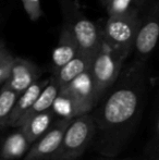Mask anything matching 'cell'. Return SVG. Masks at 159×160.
Returning a JSON list of instances; mask_svg holds the SVG:
<instances>
[{"label":"cell","mask_w":159,"mask_h":160,"mask_svg":"<svg viewBox=\"0 0 159 160\" xmlns=\"http://www.w3.org/2000/svg\"><path fill=\"white\" fill-rule=\"evenodd\" d=\"M31 146V143L24 133L20 128L17 132L8 135L4 138L0 149V156L2 160H14L21 158L26 154Z\"/></svg>","instance_id":"14"},{"label":"cell","mask_w":159,"mask_h":160,"mask_svg":"<svg viewBox=\"0 0 159 160\" xmlns=\"http://www.w3.org/2000/svg\"><path fill=\"white\" fill-rule=\"evenodd\" d=\"M79 51L77 40L73 35L72 28L66 26L62 30L56 48L52 51V64L55 72L58 71L62 65H64L69 60H71Z\"/></svg>","instance_id":"10"},{"label":"cell","mask_w":159,"mask_h":160,"mask_svg":"<svg viewBox=\"0 0 159 160\" xmlns=\"http://www.w3.org/2000/svg\"><path fill=\"white\" fill-rule=\"evenodd\" d=\"M13 58L14 57H13L10 52L6 56V58H4L1 62H0V86H2V85L8 81L9 76H10Z\"/></svg>","instance_id":"19"},{"label":"cell","mask_w":159,"mask_h":160,"mask_svg":"<svg viewBox=\"0 0 159 160\" xmlns=\"http://www.w3.org/2000/svg\"><path fill=\"white\" fill-rule=\"evenodd\" d=\"M125 160H133V159H125Z\"/></svg>","instance_id":"23"},{"label":"cell","mask_w":159,"mask_h":160,"mask_svg":"<svg viewBox=\"0 0 159 160\" xmlns=\"http://www.w3.org/2000/svg\"><path fill=\"white\" fill-rule=\"evenodd\" d=\"M0 160H2V159H0Z\"/></svg>","instance_id":"24"},{"label":"cell","mask_w":159,"mask_h":160,"mask_svg":"<svg viewBox=\"0 0 159 160\" xmlns=\"http://www.w3.org/2000/svg\"><path fill=\"white\" fill-rule=\"evenodd\" d=\"M158 36L159 25L155 19H149L145 23L140 24L134 37L133 46L141 57H146L153 51L157 44Z\"/></svg>","instance_id":"11"},{"label":"cell","mask_w":159,"mask_h":160,"mask_svg":"<svg viewBox=\"0 0 159 160\" xmlns=\"http://www.w3.org/2000/svg\"><path fill=\"white\" fill-rule=\"evenodd\" d=\"M147 160H158V150L157 148H155V152H153L152 155L148 156V159Z\"/></svg>","instance_id":"21"},{"label":"cell","mask_w":159,"mask_h":160,"mask_svg":"<svg viewBox=\"0 0 159 160\" xmlns=\"http://www.w3.org/2000/svg\"><path fill=\"white\" fill-rule=\"evenodd\" d=\"M131 49L113 48L102 40L100 49L92 61L89 72L98 101L119 78L122 64Z\"/></svg>","instance_id":"3"},{"label":"cell","mask_w":159,"mask_h":160,"mask_svg":"<svg viewBox=\"0 0 159 160\" xmlns=\"http://www.w3.org/2000/svg\"><path fill=\"white\" fill-rule=\"evenodd\" d=\"M93 59L94 58L84 55V53H82L81 51H77V53L72 59L69 60V61L64 65H62L56 73L52 74L56 80H57L60 88H62V87H64L67 84H69L71 81L74 80V78H77V76H79L81 73H83L84 71L88 70L89 68H91Z\"/></svg>","instance_id":"12"},{"label":"cell","mask_w":159,"mask_h":160,"mask_svg":"<svg viewBox=\"0 0 159 160\" xmlns=\"http://www.w3.org/2000/svg\"><path fill=\"white\" fill-rule=\"evenodd\" d=\"M70 120L69 118H60L52 121L46 132L31 144L23 160H55Z\"/></svg>","instance_id":"6"},{"label":"cell","mask_w":159,"mask_h":160,"mask_svg":"<svg viewBox=\"0 0 159 160\" xmlns=\"http://www.w3.org/2000/svg\"><path fill=\"white\" fill-rule=\"evenodd\" d=\"M144 83L142 73L130 72L99 106L92 110L95 149L107 158L119 155L131 138L143 112Z\"/></svg>","instance_id":"1"},{"label":"cell","mask_w":159,"mask_h":160,"mask_svg":"<svg viewBox=\"0 0 159 160\" xmlns=\"http://www.w3.org/2000/svg\"><path fill=\"white\" fill-rule=\"evenodd\" d=\"M8 53H10V51L7 49L4 42H2V40H0V62L6 58V56L8 55Z\"/></svg>","instance_id":"20"},{"label":"cell","mask_w":159,"mask_h":160,"mask_svg":"<svg viewBox=\"0 0 159 160\" xmlns=\"http://www.w3.org/2000/svg\"><path fill=\"white\" fill-rule=\"evenodd\" d=\"M17 96L19 95L9 87L1 86V89H0V131L7 128L9 116H10Z\"/></svg>","instance_id":"16"},{"label":"cell","mask_w":159,"mask_h":160,"mask_svg":"<svg viewBox=\"0 0 159 160\" xmlns=\"http://www.w3.org/2000/svg\"><path fill=\"white\" fill-rule=\"evenodd\" d=\"M132 0H109L108 17L125 14L131 10Z\"/></svg>","instance_id":"17"},{"label":"cell","mask_w":159,"mask_h":160,"mask_svg":"<svg viewBox=\"0 0 159 160\" xmlns=\"http://www.w3.org/2000/svg\"><path fill=\"white\" fill-rule=\"evenodd\" d=\"M140 24L137 12L133 9L125 14L108 17L102 32L104 42L113 48H127L132 50L133 40Z\"/></svg>","instance_id":"5"},{"label":"cell","mask_w":159,"mask_h":160,"mask_svg":"<svg viewBox=\"0 0 159 160\" xmlns=\"http://www.w3.org/2000/svg\"><path fill=\"white\" fill-rule=\"evenodd\" d=\"M94 136L95 124L89 112L72 118L63 133L55 160H77L92 145Z\"/></svg>","instance_id":"4"},{"label":"cell","mask_w":159,"mask_h":160,"mask_svg":"<svg viewBox=\"0 0 159 160\" xmlns=\"http://www.w3.org/2000/svg\"><path fill=\"white\" fill-rule=\"evenodd\" d=\"M105 160H112V159H111V158H108V159H105Z\"/></svg>","instance_id":"22"},{"label":"cell","mask_w":159,"mask_h":160,"mask_svg":"<svg viewBox=\"0 0 159 160\" xmlns=\"http://www.w3.org/2000/svg\"><path fill=\"white\" fill-rule=\"evenodd\" d=\"M23 3L24 10L32 21L38 20L42 14L40 0H21Z\"/></svg>","instance_id":"18"},{"label":"cell","mask_w":159,"mask_h":160,"mask_svg":"<svg viewBox=\"0 0 159 160\" xmlns=\"http://www.w3.org/2000/svg\"><path fill=\"white\" fill-rule=\"evenodd\" d=\"M72 32L77 40L79 51L94 58L102 44V32L95 23L87 19H81L73 25Z\"/></svg>","instance_id":"8"},{"label":"cell","mask_w":159,"mask_h":160,"mask_svg":"<svg viewBox=\"0 0 159 160\" xmlns=\"http://www.w3.org/2000/svg\"><path fill=\"white\" fill-rule=\"evenodd\" d=\"M98 102L88 69L59 89L51 109L61 118L72 119L91 112Z\"/></svg>","instance_id":"2"},{"label":"cell","mask_w":159,"mask_h":160,"mask_svg":"<svg viewBox=\"0 0 159 160\" xmlns=\"http://www.w3.org/2000/svg\"><path fill=\"white\" fill-rule=\"evenodd\" d=\"M59 89H60V87H59V84H58L57 80L55 78V76L51 75L50 78H49V82L47 83L46 86L42 88V91L40 92V94L36 98V100L34 101L32 107L30 108V110H28L25 116H24L22 122H23L25 119H27L28 117L33 116V114H36V113H39V112L51 109L53 102H55L56 97H57L58 93H59ZM22 122H21V124H22Z\"/></svg>","instance_id":"15"},{"label":"cell","mask_w":159,"mask_h":160,"mask_svg":"<svg viewBox=\"0 0 159 160\" xmlns=\"http://www.w3.org/2000/svg\"><path fill=\"white\" fill-rule=\"evenodd\" d=\"M49 82V78L47 80H37L32 85L27 87L24 92H22L19 96H17V100H15L13 108L11 110V113L9 116L8 123H7V128H19L21 124L22 120H23L24 116L26 112L30 110L34 101L38 97L40 92L42 91L47 83Z\"/></svg>","instance_id":"9"},{"label":"cell","mask_w":159,"mask_h":160,"mask_svg":"<svg viewBox=\"0 0 159 160\" xmlns=\"http://www.w3.org/2000/svg\"><path fill=\"white\" fill-rule=\"evenodd\" d=\"M42 74V70L23 58H13L10 76L2 86L9 87L17 95L24 92L30 85L36 82Z\"/></svg>","instance_id":"7"},{"label":"cell","mask_w":159,"mask_h":160,"mask_svg":"<svg viewBox=\"0 0 159 160\" xmlns=\"http://www.w3.org/2000/svg\"><path fill=\"white\" fill-rule=\"evenodd\" d=\"M53 117H55V112L52 109L46 110V111L28 117L17 128H20L24 133L28 142L33 144L40 135H42L46 132L47 128L50 127V124L52 123Z\"/></svg>","instance_id":"13"}]
</instances>
